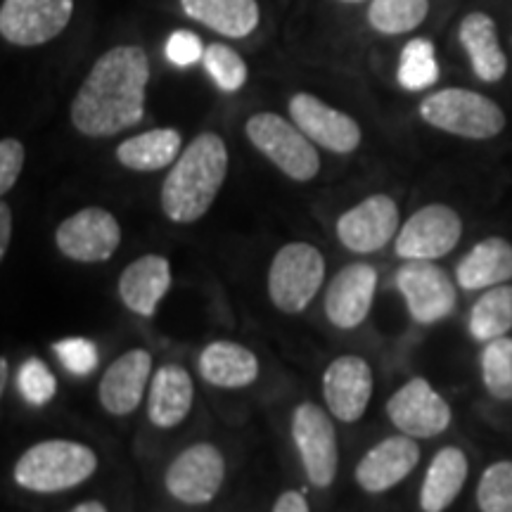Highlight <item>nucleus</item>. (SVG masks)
<instances>
[{
  "label": "nucleus",
  "mask_w": 512,
  "mask_h": 512,
  "mask_svg": "<svg viewBox=\"0 0 512 512\" xmlns=\"http://www.w3.org/2000/svg\"><path fill=\"white\" fill-rule=\"evenodd\" d=\"M150 60L140 46H117L98 57L72 102V124L88 138L117 136L145 117Z\"/></svg>",
  "instance_id": "f257e3e1"
},
{
  "label": "nucleus",
  "mask_w": 512,
  "mask_h": 512,
  "mask_svg": "<svg viewBox=\"0 0 512 512\" xmlns=\"http://www.w3.org/2000/svg\"><path fill=\"white\" fill-rule=\"evenodd\" d=\"M228 174V147L219 133H200L176 159L162 185V209L174 223L207 214Z\"/></svg>",
  "instance_id": "f03ea898"
},
{
  "label": "nucleus",
  "mask_w": 512,
  "mask_h": 512,
  "mask_svg": "<svg viewBox=\"0 0 512 512\" xmlns=\"http://www.w3.org/2000/svg\"><path fill=\"white\" fill-rule=\"evenodd\" d=\"M98 470V456L79 441L50 439L31 446L15 465V482L38 494L74 489Z\"/></svg>",
  "instance_id": "7ed1b4c3"
},
{
  "label": "nucleus",
  "mask_w": 512,
  "mask_h": 512,
  "mask_svg": "<svg viewBox=\"0 0 512 512\" xmlns=\"http://www.w3.org/2000/svg\"><path fill=\"white\" fill-rule=\"evenodd\" d=\"M420 117L439 131L467 140L496 138L505 128V114L494 100L467 88H446L420 102Z\"/></svg>",
  "instance_id": "20e7f679"
},
{
  "label": "nucleus",
  "mask_w": 512,
  "mask_h": 512,
  "mask_svg": "<svg viewBox=\"0 0 512 512\" xmlns=\"http://www.w3.org/2000/svg\"><path fill=\"white\" fill-rule=\"evenodd\" d=\"M245 133L249 143L292 181L306 183L318 176L320 157L313 140L292 121L273 112H259L247 119Z\"/></svg>",
  "instance_id": "39448f33"
},
{
  "label": "nucleus",
  "mask_w": 512,
  "mask_h": 512,
  "mask_svg": "<svg viewBox=\"0 0 512 512\" xmlns=\"http://www.w3.org/2000/svg\"><path fill=\"white\" fill-rule=\"evenodd\" d=\"M325 280V259L313 245L290 242L273 256L268 297L283 313H302Z\"/></svg>",
  "instance_id": "423d86ee"
},
{
  "label": "nucleus",
  "mask_w": 512,
  "mask_h": 512,
  "mask_svg": "<svg viewBox=\"0 0 512 512\" xmlns=\"http://www.w3.org/2000/svg\"><path fill=\"white\" fill-rule=\"evenodd\" d=\"M74 0H3L0 36L12 46L36 48L67 29Z\"/></svg>",
  "instance_id": "0eeeda50"
},
{
  "label": "nucleus",
  "mask_w": 512,
  "mask_h": 512,
  "mask_svg": "<svg viewBox=\"0 0 512 512\" xmlns=\"http://www.w3.org/2000/svg\"><path fill=\"white\" fill-rule=\"evenodd\" d=\"M292 439L311 484L325 489L335 482L339 453L337 432L330 415L316 403H299L292 415Z\"/></svg>",
  "instance_id": "6e6552de"
},
{
  "label": "nucleus",
  "mask_w": 512,
  "mask_h": 512,
  "mask_svg": "<svg viewBox=\"0 0 512 512\" xmlns=\"http://www.w3.org/2000/svg\"><path fill=\"white\" fill-rule=\"evenodd\" d=\"M463 235V221L446 204H427L403 223L396 235V254L406 261H434L453 252Z\"/></svg>",
  "instance_id": "1a4fd4ad"
},
{
  "label": "nucleus",
  "mask_w": 512,
  "mask_h": 512,
  "mask_svg": "<svg viewBox=\"0 0 512 512\" xmlns=\"http://www.w3.org/2000/svg\"><path fill=\"white\" fill-rule=\"evenodd\" d=\"M55 242L67 259L81 261V264H98L117 252L121 228L112 211L86 207L60 223Z\"/></svg>",
  "instance_id": "9d476101"
},
{
  "label": "nucleus",
  "mask_w": 512,
  "mask_h": 512,
  "mask_svg": "<svg viewBox=\"0 0 512 512\" xmlns=\"http://www.w3.org/2000/svg\"><path fill=\"white\" fill-rule=\"evenodd\" d=\"M396 287L406 299L415 323L430 325L456 309V287L444 268L432 261H408L396 273Z\"/></svg>",
  "instance_id": "9b49d317"
},
{
  "label": "nucleus",
  "mask_w": 512,
  "mask_h": 512,
  "mask_svg": "<svg viewBox=\"0 0 512 512\" xmlns=\"http://www.w3.org/2000/svg\"><path fill=\"white\" fill-rule=\"evenodd\" d=\"M399 235V207L389 195H370L344 211L337 221V238L356 254H373Z\"/></svg>",
  "instance_id": "f8f14e48"
},
{
  "label": "nucleus",
  "mask_w": 512,
  "mask_h": 512,
  "mask_svg": "<svg viewBox=\"0 0 512 512\" xmlns=\"http://www.w3.org/2000/svg\"><path fill=\"white\" fill-rule=\"evenodd\" d=\"M226 463L221 451L211 444H195L178 456L166 470V489L176 501L188 505L209 503L219 494Z\"/></svg>",
  "instance_id": "ddd939ff"
},
{
  "label": "nucleus",
  "mask_w": 512,
  "mask_h": 512,
  "mask_svg": "<svg viewBox=\"0 0 512 512\" xmlns=\"http://www.w3.org/2000/svg\"><path fill=\"white\" fill-rule=\"evenodd\" d=\"M387 415L401 434L413 439L437 437L451 425V408L422 377L408 380L387 403Z\"/></svg>",
  "instance_id": "4468645a"
},
{
  "label": "nucleus",
  "mask_w": 512,
  "mask_h": 512,
  "mask_svg": "<svg viewBox=\"0 0 512 512\" xmlns=\"http://www.w3.org/2000/svg\"><path fill=\"white\" fill-rule=\"evenodd\" d=\"M290 114L313 143L337 155H351L361 145V126L349 114L335 110L311 93H297L290 100Z\"/></svg>",
  "instance_id": "2eb2a0df"
},
{
  "label": "nucleus",
  "mask_w": 512,
  "mask_h": 512,
  "mask_svg": "<svg viewBox=\"0 0 512 512\" xmlns=\"http://www.w3.org/2000/svg\"><path fill=\"white\" fill-rule=\"evenodd\" d=\"M323 396L337 420L356 422L373 396V370L361 356H339L323 375Z\"/></svg>",
  "instance_id": "dca6fc26"
},
{
  "label": "nucleus",
  "mask_w": 512,
  "mask_h": 512,
  "mask_svg": "<svg viewBox=\"0 0 512 512\" xmlns=\"http://www.w3.org/2000/svg\"><path fill=\"white\" fill-rule=\"evenodd\" d=\"M377 271L368 264L342 268L325 292V316L335 328H358L373 309Z\"/></svg>",
  "instance_id": "f3484780"
},
{
  "label": "nucleus",
  "mask_w": 512,
  "mask_h": 512,
  "mask_svg": "<svg viewBox=\"0 0 512 512\" xmlns=\"http://www.w3.org/2000/svg\"><path fill=\"white\" fill-rule=\"evenodd\" d=\"M418 460L420 446L413 437L408 434L387 437L370 448L356 465V482L370 494H382L411 475Z\"/></svg>",
  "instance_id": "a211bd4d"
},
{
  "label": "nucleus",
  "mask_w": 512,
  "mask_h": 512,
  "mask_svg": "<svg viewBox=\"0 0 512 512\" xmlns=\"http://www.w3.org/2000/svg\"><path fill=\"white\" fill-rule=\"evenodd\" d=\"M152 356L145 349H131L119 356L100 380V403L107 413L128 415L143 401L150 384Z\"/></svg>",
  "instance_id": "6ab92c4d"
},
{
  "label": "nucleus",
  "mask_w": 512,
  "mask_h": 512,
  "mask_svg": "<svg viewBox=\"0 0 512 512\" xmlns=\"http://www.w3.org/2000/svg\"><path fill=\"white\" fill-rule=\"evenodd\" d=\"M171 287L169 259L159 254H145L124 268L119 278V297L126 309L143 318H152L157 306Z\"/></svg>",
  "instance_id": "aec40b11"
},
{
  "label": "nucleus",
  "mask_w": 512,
  "mask_h": 512,
  "mask_svg": "<svg viewBox=\"0 0 512 512\" xmlns=\"http://www.w3.org/2000/svg\"><path fill=\"white\" fill-rule=\"evenodd\" d=\"M192 399H195V384H192L190 373L176 363H169L152 375L147 415H150L152 425L169 430L188 418Z\"/></svg>",
  "instance_id": "412c9836"
},
{
  "label": "nucleus",
  "mask_w": 512,
  "mask_h": 512,
  "mask_svg": "<svg viewBox=\"0 0 512 512\" xmlns=\"http://www.w3.org/2000/svg\"><path fill=\"white\" fill-rule=\"evenodd\" d=\"M460 46L470 57L477 79L486 83L501 81L508 72V60L498 43V29L494 17L486 12H470L463 17L458 29Z\"/></svg>",
  "instance_id": "4be33fe9"
},
{
  "label": "nucleus",
  "mask_w": 512,
  "mask_h": 512,
  "mask_svg": "<svg viewBox=\"0 0 512 512\" xmlns=\"http://www.w3.org/2000/svg\"><path fill=\"white\" fill-rule=\"evenodd\" d=\"M200 373L214 387L242 389L259 377V358L242 344L211 342L200 354Z\"/></svg>",
  "instance_id": "5701e85b"
},
{
  "label": "nucleus",
  "mask_w": 512,
  "mask_h": 512,
  "mask_svg": "<svg viewBox=\"0 0 512 512\" xmlns=\"http://www.w3.org/2000/svg\"><path fill=\"white\" fill-rule=\"evenodd\" d=\"M181 5L190 19L228 38L249 36L261 19L256 0H181Z\"/></svg>",
  "instance_id": "b1692460"
},
{
  "label": "nucleus",
  "mask_w": 512,
  "mask_h": 512,
  "mask_svg": "<svg viewBox=\"0 0 512 512\" xmlns=\"http://www.w3.org/2000/svg\"><path fill=\"white\" fill-rule=\"evenodd\" d=\"M467 472H470V465L460 448H441L427 467L425 482L420 489V508L425 512H444L463 491Z\"/></svg>",
  "instance_id": "393cba45"
},
{
  "label": "nucleus",
  "mask_w": 512,
  "mask_h": 512,
  "mask_svg": "<svg viewBox=\"0 0 512 512\" xmlns=\"http://www.w3.org/2000/svg\"><path fill=\"white\" fill-rule=\"evenodd\" d=\"M512 278V245L503 238H486L460 261L458 283L463 290H484Z\"/></svg>",
  "instance_id": "a878e982"
},
{
  "label": "nucleus",
  "mask_w": 512,
  "mask_h": 512,
  "mask_svg": "<svg viewBox=\"0 0 512 512\" xmlns=\"http://www.w3.org/2000/svg\"><path fill=\"white\" fill-rule=\"evenodd\" d=\"M181 140L176 128H152V131L126 138L117 147V159L131 171L166 169L181 157Z\"/></svg>",
  "instance_id": "bb28decb"
},
{
  "label": "nucleus",
  "mask_w": 512,
  "mask_h": 512,
  "mask_svg": "<svg viewBox=\"0 0 512 512\" xmlns=\"http://www.w3.org/2000/svg\"><path fill=\"white\" fill-rule=\"evenodd\" d=\"M512 328V285H496L477 299L470 313V332L479 342L505 337Z\"/></svg>",
  "instance_id": "cd10ccee"
},
{
  "label": "nucleus",
  "mask_w": 512,
  "mask_h": 512,
  "mask_svg": "<svg viewBox=\"0 0 512 512\" xmlns=\"http://www.w3.org/2000/svg\"><path fill=\"white\" fill-rule=\"evenodd\" d=\"M430 12V0H373L368 8L370 27L380 34L399 36L418 29Z\"/></svg>",
  "instance_id": "c85d7f7f"
},
{
  "label": "nucleus",
  "mask_w": 512,
  "mask_h": 512,
  "mask_svg": "<svg viewBox=\"0 0 512 512\" xmlns=\"http://www.w3.org/2000/svg\"><path fill=\"white\" fill-rule=\"evenodd\" d=\"M439 79V62L434 55L432 41L427 38H413L401 50L399 62V83L406 91H425Z\"/></svg>",
  "instance_id": "c756f323"
},
{
  "label": "nucleus",
  "mask_w": 512,
  "mask_h": 512,
  "mask_svg": "<svg viewBox=\"0 0 512 512\" xmlns=\"http://www.w3.org/2000/svg\"><path fill=\"white\" fill-rule=\"evenodd\" d=\"M482 380L494 399H512V339H491L482 354Z\"/></svg>",
  "instance_id": "7c9ffc66"
},
{
  "label": "nucleus",
  "mask_w": 512,
  "mask_h": 512,
  "mask_svg": "<svg viewBox=\"0 0 512 512\" xmlns=\"http://www.w3.org/2000/svg\"><path fill=\"white\" fill-rule=\"evenodd\" d=\"M202 62L204 67H207L211 79H214V83L223 93H235L245 86L247 64L230 46L211 43L209 48H204Z\"/></svg>",
  "instance_id": "2f4dec72"
},
{
  "label": "nucleus",
  "mask_w": 512,
  "mask_h": 512,
  "mask_svg": "<svg viewBox=\"0 0 512 512\" xmlns=\"http://www.w3.org/2000/svg\"><path fill=\"white\" fill-rule=\"evenodd\" d=\"M477 505L482 512H512V460L486 467L477 486Z\"/></svg>",
  "instance_id": "473e14b6"
},
{
  "label": "nucleus",
  "mask_w": 512,
  "mask_h": 512,
  "mask_svg": "<svg viewBox=\"0 0 512 512\" xmlns=\"http://www.w3.org/2000/svg\"><path fill=\"white\" fill-rule=\"evenodd\" d=\"M19 392L34 406H43L57 392V380L41 358H29L19 370Z\"/></svg>",
  "instance_id": "72a5a7b5"
},
{
  "label": "nucleus",
  "mask_w": 512,
  "mask_h": 512,
  "mask_svg": "<svg viewBox=\"0 0 512 512\" xmlns=\"http://www.w3.org/2000/svg\"><path fill=\"white\" fill-rule=\"evenodd\" d=\"M55 354L60 358V363L69 373L74 375H88L93 373L98 366V349L93 342L83 337H69L55 344Z\"/></svg>",
  "instance_id": "f704fd0d"
},
{
  "label": "nucleus",
  "mask_w": 512,
  "mask_h": 512,
  "mask_svg": "<svg viewBox=\"0 0 512 512\" xmlns=\"http://www.w3.org/2000/svg\"><path fill=\"white\" fill-rule=\"evenodd\" d=\"M24 159H27V150L17 138L0 140V192L3 195L15 188L17 178L24 169Z\"/></svg>",
  "instance_id": "c9c22d12"
},
{
  "label": "nucleus",
  "mask_w": 512,
  "mask_h": 512,
  "mask_svg": "<svg viewBox=\"0 0 512 512\" xmlns=\"http://www.w3.org/2000/svg\"><path fill=\"white\" fill-rule=\"evenodd\" d=\"M166 57L176 67H190V64L200 62V57H204L202 41L192 31H174L166 41Z\"/></svg>",
  "instance_id": "e433bc0d"
},
{
  "label": "nucleus",
  "mask_w": 512,
  "mask_h": 512,
  "mask_svg": "<svg viewBox=\"0 0 512 512\" xmlns=\"http://www.w3.org/2000/svg\"><path fill=\"white\" fill-rule=\"evenodd\" d=\"M273 512H309V503L297 491H285L273 505Z\"/></svg>",
  "instance_id": "4c0bfd02"
},
{
  "label": "nucleus",
  "mask_w": 512,
  "mask_h": 512,
  "mask_svg": "<svg viewBox=\"0 0 512 512\" xmlns=\"http://www.w3.org/2000/svg\"><path fill=\"white\" fill-rule=\"evenodd\" d=\"M12 238V211L8 204H0V259H5L8 254V245Z\"/></svg>",
  "instance_id": "58836bf2"
},
{
  "label": "nucleus",
  "mask_w": 512,
  "mask_h": 512,
  "mask_svg": "<svg viewBox=\"0 0 512 512\" xmlns=\"http://www.w3.org/2000/svg\"><path fill=\"white\" fill-rule=\"evenodd\" d=\"M72 512H107V508L102 503H98V501H88V503L76 505Z\"/></svg>",
  "instance_id": "ea45409f"
},
{
  "label": "nucleus",
  "mask_w": 512,
  "mask_h": 512,
  "mask_svg": "<svg viewBox=\"0 0 512 512\" xmlns=\"http://www.w3.org/2000/svg\"><path fill=\"white\" fill-rule=\"evenodd\" d=\"M8 384V358H0V389Z\"/></svg>",
  "instance_id": "a19ab883"
},
{
  "label": "nucleus",
  "mask_w": 512,
  "mask_h": 512,
  "mask_svg": "<svg viewBox=\"0 0 512 512\" xmlns=\"http://www.w3.org/2000/svg\"><path fill=\"white\" fill-rule=\"evenodd\" d=\"M339 3H347V5H351V3H363V0H339Z\"/></svg>",
  "instance_id": "79ce46f5"
}]
</instances>
